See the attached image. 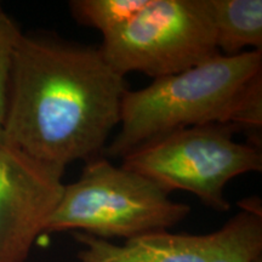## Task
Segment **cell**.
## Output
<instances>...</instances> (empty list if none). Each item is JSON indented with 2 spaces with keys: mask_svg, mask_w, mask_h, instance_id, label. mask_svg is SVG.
<instances>
[{
  "mask_svg": "<svg viewBox=\"0 0 262 262\" xmlns=\"http://www.w3.org/2000/svg\"><path fill=\"white\" fill-rule=\"evenodd\" d=\"M124 75L98 48L22 33L10 70L3 142L66 169L102 156L119 125Z\"/></svg>",
  "mask_w": 262,
  "mask_h": 262,
  "instance_id": "1",
  "label": "cell"
},
{
  "mask_svg": "<svg viewBox=\"0 0 262 262\" xmlns=\"http://www.w3.org/2000/svg\"><path fill=\"white\" fill-rule=\"evenodd\" d=\"M205 124H229L261 149L262 50L217 54L178 74L127 90L119 131L103 153L123 158L149 141Z\"/></svg>",
  "mask_w": 262,
  "mask_h": 262,
  "instance_id": "2",
  "label": "cell"
},
{
  "mask_svg": "<svg viewBox=\"0 0 262 262\" xmlns=\"http://www.w3.org/2000/svg\"><path fill=\"white\" fill-rule=\"evenodd\" d=\"M191 212L156 181L102 156L88 162L79 179L64 185L44 233L84 232L111 241L166 232Z\"/></svg>",
  "mask_w": 262,
  "mask_h": 262,
  "instance_id": "3",
  "label": "cell"
},
{
  "mask_svg": "<svg viewBox=\"0 0 262 262\" xmlns=\"http://www.w3.org/2000/svg\"><path fill=\"white\" fill-rule=\"evenodd\" d=\"M229 124H205L149 141L123 157V166L156 181L169 193L185 191L206 206L226 212V185L237 176L262 170V152L237 142Z\"/></svg>",
  "mask_w": 262,
  "mask_h": 262,
  "instance_id": "4",
  "label": "cell"
},
{
  "mask_svg": "<svg viewBox=\"0 0 262 262\" xmlns=\"http://www.w3.org/2000/svg\"><path fill=\"white\" fill-rule=\"evenodd\" d=\"M98 48L120 75L178 74L219 54L210 0H149L136 16L102 35Z\"/></svg>",
  "mask_w": 262,
  "mask_h": 262,
  "instance_id": "5",
  "label": "cell"
},
{
  "mask_svg": "<svg viewBox=\"0 0 262 262\" xmlns=\"http://www.w3.org/2000/svg\"><path fill=\"white\" fill-rule=\"evenodd\" d=\"M64 170L0 143V262H26L63 192Z\"/></svg>",
  "mask_w": 262,
  "mask_h": 262,
  "instance_id": "6",
  "label": "cell"
},
{
  "mask_svg": "<svg viewBox=\"0 0 262 262\" xmlns=\"http://www.w3.org/2000/svg\"><path fill=\"white\" fill-rule=\"evenodd\" d=\"M72 235L80 245L78 262H208L211 245L210 234H178L169 231L141 235L124 244L84 232H72Z\"/></svg>",
  "mask_w": 262,
  "mask_h": 262,
  "instance_id": "7",
  "label": "cell"
},
{
  "mask_svg": "<svg viewBox=\"0 0 262 262\" xmlns=\"http://www.w3.org/2000/svg\"><path fill=\"white\" fill-rule=\"evenodd\" d=\"M219 54L234 56L262 49L261 0H210Z\"/></svg>",
  "mask_w": 262,
  "mask_h": 262,
  "instance_id": "8",
  "label": "cell"
},
{
  "mask_svg": "<svg viewBox=\"0 0 262 262\" xmlns=\"http://www.w3.org/2000/svg\"><path fill=\"white\" fill-rule=\"evenodd\" d=\"M242 210L210 233L208 262H255L262 253V211L258 199H245Z\"/></svg>",
  "mask_w": 262,
  "mask_h": 262,
  "instance_id": "9",
  "label": "cell"
},
{
  "mask_svg": "<svg viewBox=\"0 0 262 262\" xmlns=\"http://www.w3.org/2000/svg\"><path fill=\"white\" fill-rule=\"evenodd\" d=\"M148 3L149 0H73L70 9L80 25L106 35L125 25Z\"/></svg>",
  "mask_w": 262,
  "mask_h": 262,
  "instance_id": "10",
  "label": "cell"
},
{
  "mask_svg": "<svg viewBox=\"0 0 262 262\" xmlns=\"http://www.w3.org/2000/svg\"><path fill=\"white\" fill-rule=\"evenodd\" d=\"M21 34L17 22L3 11L0 14V143L3 142L12 55Z\"/></svg>",
  "mask_w": 262,
  "mask_h": 262,
  "instance_id": "11",
  "label": "cell"
},
{
  "mask_svg": "<svg viewBox=\"0 0 262 262\" xmlns=\"http://www.w3.org/2000/svg\"><path fill=\"white\" fill-rule=\"evenodd\" d=\"M4 11V10H3V6H2V3H0V14H2V12Z\"/></svg>",
  "mask_w": 262,
  "mask_h": 262,
  "instance_id": "12",
  "label": "cell"
}]
</instances>
